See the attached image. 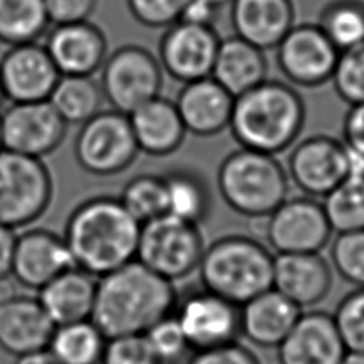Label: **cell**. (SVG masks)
Listing matches in <instances>:
<instances>
[{
    "label": "cell",
    "mask_w": 364,
    "mask_h": 364,
    "mask_svg": "<svg viewBox=\"0 0 364 364\" xmlns=\"http://www.w3.org/2000/svg\"><path fill=\"white\" fill-rule=\"evenodd\" d=\"M178 300L173 283L138 260L97 277L91 320L108 337L144 334L173 313Z\"/></svg>",
    "instance_id": "cell-1"
},
{
    "label": "cell",
    "mask_w": 364,
    "mask_h": 364,
    "mask_svg": "<svg viewBox=\"0 0 364 364\" xmlns=\"http://www.w3.org/2000/svg\"><path fill=\"white\" fill-rule=\"evenodd\" d=\"M139 229L118 198L95 196L71 212L63 237L75 267L101 277L135 259Z\"/></svg>",
    "instance_id": "cell-2"
},
{
    "label": "cell",
    "mask_w": 364,
    "mask_h": 364,
    "mask_svg": "<svg viewBox=\"0 0 364 364\" xmlns=\"http://www.w3.org/2000/svg\"><path fill=\"white\" fill-rule=\"evenodd\" d=\"M304 119L300 94L282 81L264 80L235 97L229 128L242 148L276 155L291 146Z\"/></svg>",
    "instance_id": "cell-3"
},
{
    "label": "cell",
    "mask_w": 364,
    "mask_h": 364,
    "mask_svg": "<svg viewBox=\"0 0 364 364\" xmlns=\"http://www.w3.org/2000/svg\"><path fill=\"white\" fill-rule=\"evenodd\" d=\"M274 256L245 235H226L205 246L198 270L203 289L243 306L272 287Z\"/></svg>",
    "instance_id": "cell-4"
},
{
    "label": "cell",
    "mask_w": 364,
    "mask_h": 364,
    "mask_svg": "<svg viewBox=\"0 0 364 364\" xmlns=\"http://www.w3.org/2000/svg\"><path fill=\"white\" fill-rule=\"evenodd\" d=\"M218 191L239 215L263 219L289 196V175L274 155L239 148L218 169Z\"/></svg>",
    "instance_id": "cell-5"
},
{
    "label": "cell",
    "mask_w": 364,
    "mask_h": 364,
    "mask_svg": "<svg viewBox=\"0 0 364 364\" xmlns=\"http://www.w3.org/2000/svg\"><path fill=\"white\" fill-rule=\"evenodd\" d=\"M203 250L199 225L164 213L141 223L135 260L173 283L198 269Z\"/></svg>",
    "instance_id": "cell-6"
},
{
    "label": "cell",
    "mask_w": 364,
    "mask_h": 364,
    "mask_svg": "<svg viewBox=\"0 0 364 364\" xmlns=\"http://www.w3.org/2000/svg\"><path fill=\"white\" fill-rule=\"evenodd\" d=\"M53 179L40 158L0 149V223L11 229L37 220L50 206Z\"/></svg>",
    "instance_id": "cell-7"
},
{
    "label": "cell",
    "mask_w": 364,
    "mask_h": 364,
    "mask_svg": "<svg viewBox=\"0 0 364 364\" xmlns=\"http://www.w3.org/2000/svg\"><path fill=\"white\" fill-rule=\"evenodd\" d=\"M139 149L127 114L115 109L97 112L81 124L74 139L77 164L95 176H112L128 169Z\"/></svg>",
    "instance_id": "cell-8"
},
{
    "label": "cell",
    "mask_w": 364,
    "mask_h": 364,
    "mask_svg": "<svg viewBox=\"0 0 364 364\" xmlns=\"http://www.w3.org/2000/svg\"><path fill=\"white\" fill-rule=\"evenodd\" d=\"M158 58L146 48L127 44L107 55L100 87L112 109L131 114L159 95L164 75Z\"/></svg>",
    "instance_id": "cell-9"
},
{
    "label": "cell",
    "mask_w": 364,
    "mask_h": 364,
    "mask_svg": "<svg viewBox=\"0 0 364 364\" xmlns=\"http://www.w3.org/2000/svg\"><path fill=\"white\" fill-rule=\"evenodd\" d=\"M263 219V233L277 255L318 253L333 233L323 203L307 195L284 199Z\"/></svg>",
    "instance_id": "cell-10"
},
{
    "label": "cell",
    "mask_w": 364,
    "mask_h": 364,
    "mask_svg": "<svg viewBox=\"0 0 364 364\" xmlns=\"http://www.w3.org/2000/svg\"><path fill=\"white\" fill-rule=\"evenodd\" d=\"M173 316L192 351L235 343L240 336V307L206 289L178 299Z\"/></svg>",
    "instance_id": "cell-11"
},
{
    "label": "cell",
    "mask_w": 364,
    "mask_h": 364,
    "mask_svg": "<svg viewBox=\"0 0 364 364\" xmlns=\"http://www.w3.org/2000/svg\"><path fill=\"white\" fill-rule=\"evenodd\" d=\"M67 125L48 100L13 102L0 115L3 149L41 159L61 145Z\"/></svg>",
    "instance_id": "cell-12"
},
{
    "label": "cell",
    "mask_w": 364,
    "mask_h": 364,
    "mask_svg": "<svg viewBox=\"0 0 364 364\" xmlns=\"http://www.w3.org/2000/svg\"><path fill=\"white\" fill-rule=\"evenodd\" d=\"M338 53L318 24L303 23L276 46V61L291 84L313 88L331 80Z\"/></svg>",
    "instance_id": "cell-13"
},
{
    "label": "cell",
    "mask_w": 364,
    "mask_h": 364,
    "mask_svg": "<svg viewBox=\"0 0 364 364\" xmlns=\"http://www.w3.org/2000/svg\"><path fill=\"white\" fill-rule=\"evenodd\" d=\"M287 175L311 198H324L347 178L346 144L328 135H313L291 149Z\"/></svg>",
    "instance_id": "cell-14"
},
{
    "label": "cell",
    "mask_w": 364,
    "mask_h": 364,
    "mask_svg": "<svg viewBox=\"0 0 364 364\" xmlns=\"http://www.w3.org/2000/svg\"><path fill=\"white\" fill-rule=\"evenodd\" d=\"M220 38L213 27L176 21L159 41L158 61L169 77L189 82L210 75Z\"/></svg>",
    "instance_id": "cell-15"
},
{
    "label": "cell",
    "mask_w": 364,
    "mask_h": 364,
    "mask_svg": "<svg viewBox=\"0 0 364 364\" xmlns=\"http://www.w3.org/2000/svg\"><path fill=\"white\" fill-rule=\"evenodd\" d=\"M60 78L44 46L36 43L11 46L0 58V84L11 102L48 100Z\"/></svg>",
    "instance_id": "cell-16"
},
{
    "label": "cell",
    "mask_w": 364,
    "mask_h": 364,
    "mask_svg": "<svg viewBox=\"0 0 364 364\" xmlns=\"http://www.w3.org/2000/svg\"><path fill=\"white\" fill-rule=\"evenodd\" d=\"M74 266L63 236L47 229H30L17 235L11 276L21 287L40 290Z\"/></svg>",
    "instance_id": "cell-17"
},
{
    "label": "cell",
    "mask_w": 364,
    "mask_h": 364,
    "mask_svg": "<svg viewBox=\"0 0 364 364\" xmlns=\"http://www.w3.org/2000/svg\"><path fill=\"white\" fill-rule=\"evenodd\" d=\"M44 47L60 75L92 77L108 55L105 34L88 20L54 26Z\"/></svg>",
    "instance_id": "cell-18"
},
{
    "label": "cell",
    "mask_w": 364,
    "mask_h": 364,
    "mask_svg": "<svg viewBox=\"0 0 364 364\" xmlns=\"http://www.w3.org/2000/svg\"><path fill=\"white\" fill-rule=\"evenodd\" d=\"M346 347L331 314L310 310L300 313L277 347L280 364H340Z\"/></svg>",
    "instance_id": "cell-19"
},
{
    "label": "cell",
    "mask_w": 364,
    "mask_h": 364,
    "mask_svg": "<svg viewBox=\"0 0 364 364\" xmlns=\"http://www.w3.org/2000/svg\"><path fill=\"white\" fill-rule=\"evenodd\" d=\"M331 269L320 253H279L272 287L300 310L318 304L331 289Z\"/></svg>",
    "instance_id": "cell-20"
},
{
    "label": "cell",
    "mask_w": 364,
    "mask_h": 364,
    "mask_svg": "<svg viewBox=\"0 0 364 364\" xmlns=\"http://www.w3.org/2000/svg\"><path fill=\"white\" fill-rule=\"evenodd\" d=\"M235 97L210 75L185 82L173 101L186 132L213 136L229 128Z\"/></svg>",
    "instance_id": "cell-21"
},
{
    "label": "cell",
    "mask_w": 364,
    "mask_h": 364,
    "mask_svg": "<svg viewBox=\"0 0 364 364\" xmlns=\"http://www.w3.org/2000/svg\"><path fill=\"white\" fill-rule=\"evenodd\" d=\"M55 324L36 297L18 294L0 304V348L20 357L46 350Z\"/></svg>",
    "instance_id": "cell-22"
},
{
    "label": "cell",
    "mask_w": 364,
    "mask_h": 364,
    "mask_svg": "<svg viewBox=\"0 0 364 364\" xmlns=\"http://www.w3.org/2000/svg\"><path fill=\"white\" fill-rule=\"evenodd\" d=\"M230 21L235 36L266 51L294 26V6L291 0H232Z\"/></svg>",
    "instance_id": "cell-23"
},
{
    "label": "cell",
    "mask_w": 364,
    "mask_h": 364,
    "mask_svg": "<svg viewBox=\"0 0 364 364\" xmlns=\"http://www.w3.org/2000/svg\"><path fill=\"white\" fill-rule=\"evenodd\" d=\"M301 310L273 287L240 306V334L262 348H277Z\"/></svg>",
    "instance_id": "cell-24"
},
{
    "label": "cell",
    "mask_w": 364,
    "mask_h": 364,
    "mask_svg": "<svg viewBox=\"0 0 364 364\" xmlns=\"http://www.w3.org/2000/svg\"><path fill=\"white\" fill-rule=\"evenodd\" d=\"M128 119L138 149L151 156L173 154L186 135L175 102L161 95L134 109Z\"/></svg>",
    "instance_id": "cell-25"
},
{
    "label": "cell",
    "mask_w": 364,
    "mask_h": 364,
    "mask_svg": "<svg viewBox=\"0 0 364 364\" xmlns=\"http://www.w3.org/2000/svg\"><path fill=\"white\" fill-rule=\"evenodd\" d=\"M97 277L71 267L38 290V301L55 326L90 320L95 303Z\"/></svg>",
    "instance_id": "cell-26"
},
{
    "label": "cell",
    "mask_w": 364,
    "mask_h": 364,
    "mask_svg": "<svg viewBox=\"0 0 364 364\" xmlns=\"http://www.w3.org/2000/svg\"><path fill=\"white\" fill-rule=\"evenodd\" d=\"M210 77L237 97L267 80L264 50L237 36L226 37L219 41Z\"/></svg>",
    "instance_id": "cell-27"
},
{
    "label": "cell",
    "mask_w": 364,
    "mask_h": 364,
    "mask_svg": "<svg viewBox=\"0 0 364 364\" xmlns=\"http://www.w3.org/2000/svg\"><path fill=\"white\" fill-rule=\"evenodd\" d=\"M162 176L166 213L195 225L203 223L212 208L210 191L203 176L191 168H173Z\"/></svg>",
    "instance_id": "cell-28"
},
{
    "label": "cell",
    "mask_w": 364,
    "mask_h": 364,
    "mask_svg": "<svg viewBox=\"0 0 364 364\" xmlns=\"http://www.w3.org/2000/svg\"><path fill=\"white\" fill-rule=\"evenodd\" d=\"M107 336L90 318L55 326L47 350L58 364H101Z\"/></svg>",
    "instance_id": "cell-29"
},
{
    "label": "cell",
    "mask_w": 364,
    "mask_h": 364,
    "mask_svg": "<svg viewBox=\"0 0 364 364\" xmlns=\"http://www.w3.org/2000/svg\"><path fill=\"white\" fill-rule=\"evenodd\" d=\"M102 91L88 75H60L48 101L67 124H84L101 111Z\"/></svg>",
    "instance_id": "cell-30"
},
{
    "label": "cell",
    "mask_w": 364,
    "mask_h": 364,
    "mask_svg": "<svg viewBox=\"0 0 364 364\" xmlns=\"http://www.w3.org/2000/svg\"><path fill=\"white\" fill-rule=\"evenodd\" d=\"M48 24L43 0H0V43H36Z\"/></svg>",
    "instance_id": "cell-31"
},
{
    "label": "cell",
    "mask_w": 364,
    "mask_h": 364,
    "mask_svg": "<svg viewBox=\"0 0 364 364\" xmlns=\"http://www.w3.org/2000/svg\"><path fill=\"white\" fill-rule=\"evenodd\" d=\"M323 199V209L333 232L364 229V178L347 176Z\"/></svg>",
    "instance_id": "cell-32"
},
{
    "label": "cell",
    "mask_w": 364,
    "mask_h": 364,
    "mask_svg": "<svg viewBox=\"0 0 364 364\" xmlns=\"http://www.w3.org/2000/svg\"><path fill=\"white\" fill-rule=\"evenodd\" d=\"M338 51L364 41V3L360 0H331L320 13L318 23Z\"/></svg>",
    "instance_id": "cell-33"
},
{
    "label": "cell",
    "mask_w": 364,
    "mask_h": 364,
    "mask_svg": "<svg viewBox=\"0 0 364 364\" xmlns=\"http://www.w3.org/2000/svg\"><path fill=\"white\" fill-rule=\"evenodd\" d=\"M122 206L139 222L166 213V191L162 175L142 173L129 179L119 196Z\"/></svg>",
    "instance_id": "cell-34"
},
{
    "label": "cell",
    "mask_w": 364,
    "mask_h": 364,
    "mask_svg": "<svg viewBox=\"0 0 364 364\" xmlns=\"http://www.w3.org/2000/svg\"><path fill=\"white\" fill-rule=\"evenodd\" d=\"M331 81L338 97L350 105L364 102V41L338 53Z\"/></svg>",
    "instance_id": "cell-35"
},
{
    "label": "cell",
    "mask_w": 364,
    "mask_h": 364,
    "mask_svg": "<svg viewBox=\"0 0 364 364\" xmlns=\"http://www.w3.org/2000/svg\"><path fill=\"white\" fill-rule=\"evenodd\" d=\"M330 257L336 272L346 282L364 287V229L337 233Z\"/></svg>",
    "instance_id": "cell-36"
},
{
    "label": "cell",
    "mask_w": 364,
    "mask_h": 364,
    "mask_svg": "<svg viewBox=\"0 0 364 364\" xmlns=\"http://www.w3.org/2000/svg\"><path fill=\"white\" fill-rule=\"evenodd\" d=\"M333 320L346 350L364 351V287H357L340 300Z\"/></svg>",
    "instance_id": "cell-37"
},
{
    "label": "cell",
    "mask_w": 364,
    "mask_h": 364,
    "mask_svg": "<svg viewBox=\"0 0 364 364\" xmlns=\"http://www.w3.org/2000/svg\"><path fill=\"white\" fill-rule=\"evenodd\" d=\"M144 334L161 364H178L193 353L173 313L156 321Z\"/></svg>",
    "instance_id": "cell-38"
},
{
    "label": "cell",
    "mask_w": 364,
    "mask_h": 364,
    "mask_svg": "<svg viewBox=\"0 0 364 364\" xmlns=\"http://www.w3.org/2000/svg\"><path fill=\"white\" fill-rule=\"evenodd\" d=\"M101 364H161L145 334L108 337Z\"/></svg>",
    "instance_id": "cell-39"
},
{
    "label": "cell",
    "mask_w": 364,
    "mask_h": 364,
    "mask_svg": "<svg viewBox=\"0 0 364 364\" xmlns=\"http://www.w3.org/2000/svg\"><path fill=\"white\" fill-rule=\"evenodd\" d=\"M189 0H127L132 17L149 28L168 27L176 23Z\"/></svg>",
    "instance_id": "cell-40"
},
{
    "label": "cell",
    "mask_w": 364,
    "mask_h": 364,
    "mask_svg": "<svg viewBox=\"0 0 364 364\" xmlns=\"http://www.w3.org/2000/svg\"><path fill=\"white\" fill-rule=\"evenodd\" d=\"M188 364H260L257 357L237 341L193 351Z\"/></svg>",
    "instance_id": "cell-41"
},
{
    "label": "cell",
    "mask_w": 364,
    "mask_h": 364,
    "mask_svg": "<svg viewBox=\"0 0 364 364\" xmlns=\"http://www.w3.org/2000/svg\"><path fill=\"white\" fill-rule=\"evenodd\" d=\"M50 24L85 21L92 14L97 0H43Z\"/></svg>",
    "instance_id": "cell-42"
},
{
    "label": "cell",
    "mask_w": 364,
    "mask_h": 364,
    "mask_svg": "<svg viewBox=\"0 0 364 364\" xmlns=\"http://www.w3.org/2000/svg\"><path fill=\"white\" fill-rule=\"evenodd\" d=\"M344 144L364 154V102L350 105L343 124Z\"/></svg>",
    "instance_id": "cell-43"
},
{
    "label": "cell",
    "mask_w": 364,
    "mask_h": 364,
    "mask_svg": "<svg viewBox=\"0 0 364 364\" xmlns=\"http://www.w3.org/2000/svg\"><path fill=\"white\" fill-rule=\"evenodd\" d=\"M219 9L220 7L213 4L210 0H189L178 21L213 27Z\"/></svg>",
    "instance_id": "cell-44"
},
{
    "label": "cell",
    "mask_w": 364,
    "mask_h": 364,
    "mask_svg": "<svg viewBox=\"0 0 364 364\" xmlns=\"http://www.w3.org/2000/svg\"><path fill=\"white\" fill-rule=\"evenodd\" d=\"M16 230L0 223V277L11 274Z\"/></svg>",
    "instance_id": "cell-45"
},
{
    "label": "cell",
    "mask_w": 364,
    "mask_h": 364,
    "mask_svg": "<svg viewBox=\"0 0 364 364\" xmlns=\"http://www.w3.org/2000/svg\"><path fill=\"white\" fill-rule=\"evenodd\" d=\"M347 149V176L364 178V154L346 145Z\"/></svg>",
    "instance_id": "cell-46"
},
{
    "label": "cell",
    "mask_w": 364,
    "mask_h": 364,
    "mask_svg": "<svg viewBox=\"0 0 364 364\" xmlns=\"http://www.w3.org/2000/svg\"><path fill=\"white\" fill-rule=\"evenodd\" d=\"M14 364H58V363L51 355V353L46 348V350H40V351H36V353H30V354L16 357Z\"/></svg>",
    "instance_id": "cell-47"
},
{
    "label": "cell",
    "mask_w": 364,
    "mask_h": 364,
    "mask_svg": "<svg viewBox=\"0 0 364 364\" xmlns=\"http://www.w3.org/2000/svg\"><path fill=\"white\" fill-rule=\"evenodd\" d=\"M18 286L20 284L16 282V279L11 274L0 277V304L7 303L11 299H14L16 296H18L20 294L17 291Z\"/></svg>",
    "instance_id": "cell-48"
},
{
    "label": "cell",
    "mask_w": 364,
    "mask_h": 364,
    "mask_svg": "<svg viewBox=\"0 0 364 364\" xmlns=\"http://www.w3.org/2000/svg\"><path fill=\"white\" fill-rule=\"evenodd\" d=\"M340 364H364V351L347 350L344 353Z\"/></svg>",
    "instance_id": "cell-49"
},
{
    "label": "cell",
    "mask_w": 364,
    "mask_h": 364,
    "mask_svg": "<svg viewBox=\"0 0 364 364\" xmlns=\"http://www.w3.org/2000/svg\"><path fill=\"white\" fill-rule=\"evenodd\" d=\"M213 4H216L218 7H222V6H225V4H229L232 0H210Z\"/></svg>",
    "instance_id": "cell-50"
},
{
    "label": "cell",
    "mask_w": 364,
    "mask_h": 364,
    "mask_svg": "<svg viewBox=\"0 0 364 364\" xmlns=\"http://www.w3.org/2000/svg\"><path fill=\"white\" fill-rule=\"evenodd\" d=\"M3 100H4V94H3V90H1V84H0V104L3 102Z\"/></svg>",
    "instance_id": "cell-51"
},
{
    "label": "cell",
    "mask_w": 364,
    "mask_h": 364,
    "mask_svg": "<svg viewBox=\"0 0 364 364\" xmlns=\"http://www.w3.org/2000/svg\"><path fill=\"white\" fill-rule=\"evenodd\" d=\"M0 149H3V145H1V135H0Z\"/></svg>",
    "instance_id": "cell-52"
}]
</instances>
